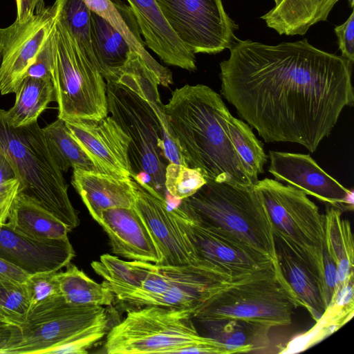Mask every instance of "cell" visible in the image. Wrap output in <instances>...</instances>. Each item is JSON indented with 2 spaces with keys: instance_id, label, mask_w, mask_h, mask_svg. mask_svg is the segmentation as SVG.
<instances>
[{
  "instance_id": "cell-1",
  "label": "cell",
  "mask_w": 354,
  "mask_h": 354,
  "mask_svg": "<svg viewBox=\"0 0 354 354\" xmlns=\"http://www.w3.org/2000/svg\"><path fill=\"white\" fill-rule=\"evenodd\" d=\"M220 63L221 94L266 142L315 152L353 106L351 67L307 39L265 44L236 38Z\"/></svg>"
},
{
  "instance_id": "cell-2",
  "label": "cell",
  "mask_w": 354,
  "mask_h": 354,
  "mask_svg": "<svg viewBox=\"0 0 354 354\" xmlns=\"http://www.w3.org/2000/svg\"><path fill=\"white\" fill-rule=\"evenodd\" d=\"M108 113L129 138L131 179L167 200V165H186L161 102L158 75L131 50L126 63L104 77Z\"/></svg>"
},
{
  "instance_id": "cell-3",
  "label": "cell",
  "mask_w": 354,
  "mask_h": 354,
  "mask_svg": "<svg viewBox=\"0 0 354 354\" xmlns=\"http://www.w3.org/2000/svg\"><path fill=\"white\" fill-rule=\"evenodd\" d=\"M164 109L187 167L207 180L254 185L231 143L230 111L218 93L206 85L186 84L172 92Z\"/></svg>"
},
{
  "instance_id": "cell-4",
  "label": "cell",
  "mask_w": 354,
  "mask_h": 354,
  "mask_svg": "<svg viewBox=\"0 0 354 354\" xmlns=\"http://www.w3.org/2000/svg\"><path fill=\"white\" fill-rule=\"evenodd\" d=\"M196 308L147 306L131 309L106 335L108 354H227L224 346L201 335L193 317Z\"/></svg>"
},
{
  "instance_id": "cell-5",
  "label": "cell",
  "mask_w": 354,
  "mask_h": 354,
  "mask_svg": "<svg viewBox=\"0 0 354 354\" xmlns=\"http://www.w3.org/2000/svg\"><path fill=\"white\" fill-rule=\"evenodd\" d=\"M178 206L208 225L276 261L274 235L260 193L254 186L207 180Z\"/></svg>"
},
{
  "instance_id": "cell-6",
  "label": "cell",
  "mask_w": 354,
  "mask_h": 354,
  "mask_svg": "<svg viewBox=\"0 0 354 354\" xmlns=\"http://www.w3.org/2000/svg\"><path fill=\"white\" fill-rule=\"evenodd\" d=\"M0 109V150L19 182V192L36 201L71 231L80 225L62 171L47 147L37 121L15 127Z\"/></svg>"
},
{
  "instance_id": "cell-7",
  "label": "cell",
  "mask_w": 354,
  "mask_h": 354,
  "mask_svg": "<svg viewBox=\"0 0 354 354\" xmlns=\"http://www.w3.org/2000/svg\"><path fill=\"white\" fill-rule=\"evenodd\" d=\"M297 307L274 261L266 270L215 284L193 319L202 324L238 320L271 329L291 324Z\"/></svg>"
},
{
  "instance_id": "cell-8",
  "label": "cell",
  "mask_w": 354,
  "mask_h": 354,
  "mask_svg": "<svg viewBox=\"0 0 354 354\" xmlns=\"http://www.w3.org/2000/svg\"><path fill=\"white\" fill-rule=\"evenodd\" d=\"M50 35L57 118L75 121L107 116L106 83L100 66L80 47L59 17L58 7Z\"/></svg>"
},
{
  "instance_id": "cell-9",
  "label": "cell",
  "mask_w": 354,
  "mask_h": 354,
  "mask_svg": "<svg viewBox=\"0 0 354 354\" xmlns=\"http://www.w3.org/2000/svg\"><path fill=\"white\" fill-rule=\"evenodd\" d=\"M260 193L274 235L312 266L322 280L324 216L306 194L268 178L258 180Z\"/></svg>"
},
{
  "instance_id": "cell-10",
  "label": "cell",
  "mask_w": 354,
  "mask_h": 354,
  "mask_svg": "<svg viewBox=\"0 0 354 354\" xmlns=\"http://www.w3.org/2000/svg\"><path fill=\"white\" fill-rule=\"evenodd\" d=\"M104 306H77L62 296L28 313L24 322L4 326L6 340L0 354H51L57 346L107 314Z\"/></svg>"
},
{
  "instance_id": "cell-11",
  "label": "cell",
  "mask_w": 354,
  "mask_h": 354,
  "mask_svg": "<svg viewBox=\"0 0 354 354\" xmlns=\"http://www.w3.org/2000/svg\"><path fill=\"white\" fill-rule=\"evenodd\" d=\"M167 24L193 54H216L230 48L239 26L222 0H156Z\"/></svg>"
},
{
  "instance_id": "cell-12",
  "label": "cell",
  "mask_w": 354,
  "mask_h": 354,
  "mask_svg": "<svg viewBox=\"0 0 354 354\" xmlns=\"http://www.w3.org/2000/svg\"><path fill=\"white\" fill-rule=\"evenodd\" d=\"M95 270L106 281L149 293H160L178 285L198 281L225 282L233 280L221 270L208 265L162 266L122 260L108 254L100 257Z\"/></svg>"
},
{
  "instance_id": "cell-13",
  "label": "cell",
  "mask_w": 354,
  "mask_h": 354,
  "mask_svg": "<svg viewBox=\"0 0 354 354\" xmlns=\"http://www.w3.org/2000/svg\"><path fill=\"white\" fill-rule=\"evenodd\" d=\"M133 208L147 227L161 254L159 265L211 266L200 258L176 207H171L167 200L150 194L136 183Z\"/></svg>"
},
{
  "instance_id": "cell-14",
  "label": "cell",
  "mask_w": 354,
  "mask_h": 354,
  "mask_svg": "<svg viewBox=\"0 0 354 354\" xmlns=\"http://www.w3.org/2000/svg\"><path fill=\"white\" fill-rule=\"evenodd\" d=\"M57 14L55 1L24 22L1 28L0 93H15L48 39Z\"/></svg>"
},
{
  "instance_id": "cell-15",
  "label": "cell",
  "mask_w": 354,
  "mask_h": 354,
  "mask_svg": "<svg viewBox=\"0 0 354 354\" xmlns=\"http://www.w3.org/2000/svg\"><path fill=\"white\" fill-rule=\"evenodd\" d=\"M200 258L233 279H237L273 266L272 260L225 233L186 214L175 207Z\"/></svg>"
},
{
  "instance_id": "cell-16",
  "label": "cell",
  "mask_w": 354,
  "mask_h": 354,
  "mask_svg": "<svg viewBox=\"0 0 354 354\" xmlns=\"http://www.w3.org/2000/svg\"><path fill=\"white\" fill-rule=\"evenodd\" d=\"M268 171L306 195L343 211L353 209V191L324 171L308 154L269 151Z\"/></svg>"
},
{
  "instance_id": "cell-17",
  "label": "cell",
  "mask_w": 354,
  "mask_h": 354,
  "mask_svg": "<svg viewBox=\"0 0 354 354\" xmlns=\"http://www.w3.org/2000/svg\"><path fill=\"white\" fill-rule=\"evenodd\" d=\"M64 122L99 172L131 179L128 154L130 140L111 115L99 120Z\"/></svg>"
},
{
  "instance_id": "cell-18",
  "label": "cell",
  "mask_w": 354,
  "mask_h": 354,
  "mask_svg": "<svg viewBox=\"0 0 354 354\" xmlns=\"http://www.w3.org/2000/svg\"><path fill=\"white\" fill-rule=\"evenodd\" d=\"M75 255L68 238L37 241L0 225V257L30 274L58 272L71 263Z\"/></svg>"
},
{
  "instance_id": "cell-19",
  "label": "cell",
  "mask_w": 354,
  "mask_h": 354,
  "mask_svg": "<svg viewBox=\"0 0 354 354\" xmlns=\"http://www.w3.org/2000/svg\"><path fill=\"white\" fill-rule=\"evenodd\" d=\"M97 223L106 233L111 252L115 256L131 261L160 263L161 254L133 207L104 210Z\"/></svg>"
},
{
  "instance_id": "cell-20",
  "label": "cell",
  "mask_w": 354,
  "mask_h": 354,
  "mask_svg": "<svg viewBox=\"0 0 354 354\" xmlns=\"http://www.w3.org/2000/svg\"><path fill=\"white\" fill-rule=\"evenodd\" d=\"M145 46L166 64L196 70V57L178 39L164 18L156 0H127Z\"/></svg>"
},
{
  "instance_id": "cell-21",
  "label": "cell",
  "mask_w": 354,
  "mask_h": 354,
  "mask_svg": "<svg viewBox=\"0 0 354 354\" xmlns=\"http://www.w3.org/2000/svg\"><path fill=\"white\" fill-rule=\"evenodd\" d=\"M276 262L284 282L299 307L318 322L326 310L319 273L274 236Z\"/></svg>"
},
{
  "instance_id": "cell-22",
  "label": "cell",
  "mask_w": 354,
  "mask_h": 354,
  "mask_svg": "<svg viewBox=\"0 0 354 354\" xmlns=\"http://www.w3.org/2000/svg\"><path fill=\"white\" fill-rule=\"evenodd\" d=\"M71 183L97 222L104 210L133 207L136 183L131 179L97 171L73 169Z\"/></svg>"
},
{
  "instance_id": "cell-23",
  "label": "cell",
  "mask_w": 354,
  "mask_h": 354,
  "mask_svg": "<svg viewBox=\"0 0 354 354\" xmlns=\"http://www.w3.org/2000/svg\"><path fill=\"white\" fill-rule=\"evenodd\" d=\"M6 224L20 234L37 241L67 239L71 231L53 214L20 192L14 200Z\"/></svg>"
},
{
  "instance_id": "cell-24",
  "label": "cell",
  "mask_w": 354,
  "mask_h": 354,
  "mask_svg": "<svg viewBox=\"0 0 354 354\" xmlns=\"http://www.w3.org/2000/svg\"><path fill=\"white\" fill-rule=\"evenodd\" d=\"M338 1L286 0L280 8L271 9L261 19L280 35H304L311 26L327 20Z\"/></svg>"
},
{
  "instance_id": "cell-25",
  "label": "cell",
  "mask_w": 354,
  "mask_h": 354,
  "mask_svg": "<svg viewBox=\"0 0 354 354\" xmlns=\"http://www.w3.org/2000/svg\"><path fill=\"white\" fill-rule=\"evenodd\" d=\"M88 8L106 20L159 76L162 82L171 77V71L160 64L146 50L134 15L120 0H83Z\"/></svg>"
},
{
  "instance_id": "cell-26",
  "label": "cell",
  "mask_w": 354,
  "mask_h": 354,
  "mask_svg": "<svg viewBox=\"0 0 354 354\" xmlns=\"http://www.w3.org/2000/svg\"><path fill=\"white\" fill-rule=\"evenodd\" d=\"M342 212L331 205L324 216V249L334 261L338 275V291L353 279L354 246L349 221L342 216Z\"/></svg>"
},
{
  "instance_id": "cell-27",
  "label": "cell",
  "mask_w": 354,
  "mask_h": 354,
  "mask_svg": "<svg viewBox=\"0 0 354 354\" xmlns=\"http://www.w3.org/2000/svg\"><path fill=\"white\" fill-rule=\"evenodd\" d=\"M14 105L5 115L8 122L18 127L37 121L51 102H56L52 80L25 77L15 92Z\"/></svg>"
},
{
  "instance_id": "cell-28",
  "label": "cell",
  "mask_w": 354,
  "mask_h": 354,
  "mask_svg": "<svg viewBox=\"0 0 354 354\" xmlns=\"http://www.w3.org/2000/svg\"><path fill=\"white\" fill-rule=\"evenodd\" d=\"M64 271H58L57 280L64 301L77 306H109L115 297L103 283L91 279L77 266L69 263Z\"/></svg>"
},
{
  "instance_id": "cell-29",
  "label": "cell",
  "mask_w": 354,
  "mask_h": 354,
  "mask_svg": "<svg viewBox=\"0 0 354 354\" xmlns=\"http://www.w3.org/2000/svg\"><path fill=\"white\" fill-rule=\"evenodd\" d=\"M91 30L94 53L104 77L121 68L133 50L115 28L92 10Z\"/></svg>"
},
{
  "instance_id": "cell-30",
  "label": "cell",
  "mask_w": 354,
  "mask_h": 354,
  "mask_svg": "<svg viewBox=\"0 0 354 354\" xmlns=\"http://www.w3.org/2000/svg\"><path fill=\"white\" fill-rule=\"evenodd\" d=\"M208 335L221 343L227 354L254 352L268 341L270 328L255 324L222 320L203 324Z\"/></svg>"
},
{
  "instance_id": "cell-31",
  "label": "cell",
  "mask_w": 354,
  "mask_h": 354,
  "mask_svg": "<svg viewBox=\"0 0 354 354\" xmlns=\"http://www.w3.org/2000/svg\"><path fill=\"white\" fill-rule=\"evenodd\" d=\"M47 147L62 171L69 168L98 171L88 156L71 136L64 120L55 121L42 128Z\"/></svg>"
},
{
  "instance_id": "cell-32",
  "label": "cell",
  "mask_w": 354,
  "mask_h": 354,
  "mask_svg": "<svg viewBox=\"0 0 354 354\" xmlns=\"http://www.w3.org/2000/svg\"><path fill=\"white\" fill-rule=\"evenodd\" d=\"M231 143L246 171L256 183L258 175L263 173L268 156L262 143L257 138L251 127L230 113L226 118Z\"/></svg>"
},
{
  "instance_id": "cell-33",
  "label": "cell",
  "mask_w": 354,
  "mask_h": 354,
  "mask_svg": "<svg viewBox=\"0 0 354 354\" xmlns=\"http://www.w3.org/2000/svg\"><path fill=\"white\" fill-rule=\"evenodd\" d=\"M55 1L57 4L59 17L74 36L80 47L90 58L97 62L91 39V10L83 0Z\"/></svg>"
},
{
  "instance_id": "cell-34",
  "label": "cell",
  "mask_w": 354,
  "mask_h": 354,
  "mask_svg": "<svg viewBox=\"0 0 354 354\" xmlns=\"http://www.w3.org/2000/svg\"><path fill=\"white\" fill-rule=\"evenodd\" d=\"M30 299L24 283L0 281V325L15 326L24 322Z\"/></svg>"
},
{
  "instance_id": "cell-35",
  "label": "cell",
  "mask_w": 354,
  "mask_h": 354,
  "mask_svg": "<svg viewBox=\"0 0 354 354\" xmlns=\"http://www.w3.org/2000/svg\"><path fill=\"white\" fill-rule=\"evenodd\" d=\"M206 183V178L197 169L171 162L166 167V191L178 201L191 196Z\"/></svg>"
},
{
  "instance_id": "cell-36",
  "label": "cell",
  "mask_w": 354,
  "mask_h": 354,
  "mask_svg": "<svg viewBox=\"0 0 354 354\" xmlns=\"http://www.w3.org/2000/svg\"><path fill=\"white\" fill-rule=\"evenodd\" d=\"M110 328V318L107 313L57 346L51 354L87 353L91 346L106 335Z\"/></svg>"
},
{
  "instance_id": "cell-37",
  "label": "cell",
  "mask_w": 354,
  "mask_h": 354,
  "mask_svg": "<svg viewBox=\"0 0 354 354\" xmlns=\"http://www.w3.org/2000/svg\"><path fill=\"white\" fill-rule=\"evenodd\" d=\"M57 274V272H39L28 277L24 286L30 299V311L62 296Z\"/></svg>"
},
{
  "instance_id": "cell-38",
  "label": "cell",
  "mask_w": 354,
  "mask_h": 354,
  "mask_svg": "<svg viewBox=\"0 0 354 354\" xmlns=\"http://www.w3.org/2000/svg\"><path fill=\"white\" fill-rule=\"evenodd\" d=\"M322 285L324 300L328 308L335 298L339 284L336 265L324 247L322 250Z\"/></svg>"
},
{
  "instance_id": "cell-39",
  "label": "cell",
  "mask_w": 354,
  "mask_h": 354,
  "mask_svg": "<svg viewBox=\"0 0 354 354\" xmlns=\"http://www.w3.org/2000/svg\"><path fill=\"white\" fill-rule=\"evenodd\" d=\"M53 50L50 35L37 54L33 63L25 73L24 77L52 80ZM23 77V78H24Z\"/></svg>"
},
{
  "instance_id": "cell-40",
  "label": "cell",
  "mask_w": 354,
  "mask_h": 354,
  "mask_svg": "<svg viewBox=\"0 0 354 354\" xmlns=\"http://www.w3.org/2000/svg\"><path fill=\"white\" fill-rule=\"evenodd\" d=\"M341 56L353 65L354 63V10L342 24L335 28Z\"/></svg>"
},
{
  "instance_id": "cell-41",
  "label": "cell",
  "mask_w": 354,
  "mask_h": 354,
  "mask_svg": "<svg viewBox=\"0 0 354 354\" xmlns=\"http://www.w3.org/2000/svg\"><path fill=\"white\" fill-rule=\"evenodd\" d=\"M19 187V182L16 178L0 185V225L7 223Z\"/></svg>"
},
{
  "instance_id": "cell-42",
  "label": "cell",
  "mask_w": 354,
  "mask_h": 354,
  "mask_svg": "<svg viewBox=\"0 0 354 354\" xmlns=\"http://www.w3.org/2000/svg\"><path fill=\"white\" fill-rule=\"evenodd\" d=\"M30 274L0 257V281L24 283Z\"/></svg>"
},
{
  "instance_id": "cell-43",
  "label": "cell",
  "mask_w": 354,
  "mask_h": 354,
  "mask_svg": "<svg viewBox=\"0 0 354 354\" xmlns=\"http://www.w3.org/2000/svg\"><path fill=\"white\" fill-rule=\"evenodd\" d=\"M17 6L16 21L24 22L46 6L44 0H15Z\"/></svg>"
},
{
  "instance_id": "cell-44",
  "label": "cell",
  "mask_w": 354,
  "mask_h": 354,
  "mask_svg": "<svg viewBox=\"0 0 354 354\" xmlns=\"http://www.w3.org/2000/svg\"><path fill=\"white\" fill-rule=\"evenodd\" d=\"M15 178L12 165L5 154L0 150V185Z\"/></svg>"
},
{
  "instance_id": "cell-45",
  "label": "cell",
  "mask_w": 354,
  "mask_h": 354,
  "mask_svg": "<svg viewBox=\"0 0 354 354\" xmlns=\"http://www.w3.org/2000/svg\"><path fill=\"white\" fill-rule=\"evenodd\" d=\"M7 330L4 326L0 329V350L3 346L6 340Z\"/></svg>"
},
{
  "instance_id": "cell-46",
  "label": "cell",
  "mask_w": 354,
  "mask_h": 354,
  "mask_svg": "<svg viewBox=\"0 0 354 354\" xmlns=\"http://www.w3.org/2000/svg\"><path fill=\"white\" fill-rule=\"evenodd\" d=\"M275 3V6L272 9H277L280 8L286 1V0H274Z\"/></svg>"
},
{
  "instance_id": "cell-47",
  "label": "cell",
  "mask_w": 354,
  "mask_h": 354,
  "mask_svg": "<svg viewBox=\"0 0 354 354\" xmlns=\"http://www.w3.org/2000/svg\"><path fill=\"white\" fill-rule=\"evenodd\" d=\"M1 51H2V44H1V28H0V61L1 59Z\"/></svg>"
},
{
  "instance_id": "cell-48",
  "label": "cell",
  "mask_w": 354,
  "mask_h": 354,
  "mask_svg": "<svg viewBox=\"0 0 354 354\" xmlns=\"http://www.w3.org/2000/svg\"><path fill=\"white\" fill-rule=\"evenodd\" d=\"M348 3L351 8H353L354 6V0H348Z\"/></svg>"
}]
</instances>
